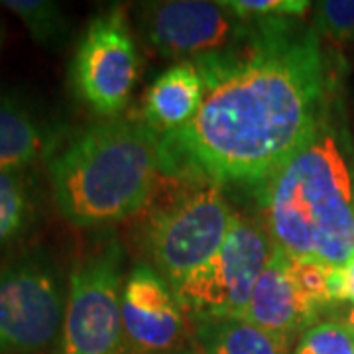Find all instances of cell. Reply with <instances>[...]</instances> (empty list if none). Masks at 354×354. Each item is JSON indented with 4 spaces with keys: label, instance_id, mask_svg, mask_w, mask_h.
Instances as JSON below:
<instances>
[{
    "label": "cell",
    "instance_id": "cell-1",
    "mask_svg": "<svg viewBox=\"0 0 354 354\" xmlns=\"http://www.w3.org/2000/svg\"><path fill=\"white\" fill-rule=\"evenodd\" d=\"M236 53L199 57L203 101L185 127L164 134L165 171L221 183L274 179L321 134L325 65L311 30L281 18Z\"/></svg>",
    "mask_w": 354,
    "mask_h": 354
},
{
    "label": "cell",
    "instance_id": "cell-2",
    "mask_svg": "<svg viewBox=\"0 0 354 354\" xmlns=\"http://www.w3.org/2000/svg\"><path fill=\"white\" fill-rule=\"evenodd\" d=\"M53 201L65 221L106 227L142 211L165 171L164 134L111 118L81 130L50 158Z\"/></svg>",
    "mask_w": 354,
    "mask_h": 354
},
{
    "label": "cell",
    "instance_id": "cell-3",
    "mask_svg": "<svg viewBox=\"0 0 354 354\" xmlns=\"http://www.w3.org/2000/svg\"><path fill=\"white\" fill-rule=\"evenodd\" d=\"M268 234L281 252L344 266L354 254V185L337 140L319 134L270 181Z\"/></svg>",
    "mask_w": 354,
    "mask_h": 354
},
{
    "label": "cell",
    "instance_id": "cell-4",
    "mask_svg": "<svg viewBox=\"0 0 354 354\" xmlns=\"http://www.w3.org/2000/svg\"><path fill=\"white\" fill-rule=\"evenodd\" d=\"M171 174V171H169ZM150 197L148 246L160 276L176 291L193 270L211 260L227 241L232 211L221 185L191 174H171Z\"/></svg>",
    "mask_w": 354,
    "mask_h": 354
},
{
    "label": "cell",
    "instance_id": "cell-5",
    "mask_svg": "<svg viewBox=\"0 0 354 354\" xmlns=\"http://www.w3.org/2000/svg\"><path fill=\"white\" fill-rule=\"evenodd\" d=\"M122 248L106 242L71 270L57 354H122Z\"/></svg>",
    "mask_w": 354,
    "mask_h": 354
},
{
    "label": "cell",
    "instance_id": "cell-6",
    "mask_svg": "<svg viewBox=\"0 0 354 354\" xmlns=\"http://www.w3.org/2000/svg\"><path fill=\"white\" fill-rule=\"evenodd\" d=\"M276 244L256 223L234 215L227 241L176 290L183 309L197 317L241 319Z\"/></svg>",
    "mask_w": 354,
    "mask_h": 354
},
{
    "label": "cell",
    "instance_id": "cell-7",
    "mask_svg": "<svg viewBox=\"0 0 354 354\" xmlns=\"http://www.w3.org/2000/svg\"><path fill=\"white\" fill-rule=\"evenodd\" d=\"M65 299L50 262L28 256L0 266V354H34L55 341Z\"/></svg>",
    "mask_w": 354,
    "mask_h": 354
},
{
    "label": "cell",
    "instance_id": "cell-8",
    "mask_svg": "<svg viewBox=\"0 0 354 354\" xmlns=\"http://www.w3.org/2000/svg\"><path fill=\"white\" fill-rule=\"evenodd\" d=\"M138 75V51L120 8L88 22L71 62V87L79 101L106 120L127 106Z\"/></svg>",
    "mask_w": 354,
    "mask_h": 354
},
{
    "label": "cell",
    "instance_id": "cell-9",
    "mask_svg": "<svg viewBox=\"0 0 354 354\" xmlns=\"http://www.w3.org/2000/svg\"><path fill=\"white\" fill-rule=\"evenodd\" d=\"M223 2L171 0L146 10V36L167 57H205L216 53L230 38L234 22Z\"/></svg>",
    "mask_w": 354,
    "mask_h": 354
},
{
    "label": "cell",
    "instance_id": "cell-10",
    "mask_svg": "<svg viewBox=\"0 0 354 354\" xmlns=\"http://www.w3.org/2000/svg\"><path fill=\"white\" fill-rule=\"evenodd\" d=\"M122 327L140 353H167L183 333L176 291L150 266H138L122 286Z\"/></svg>",
    "mask_w": 354,
    "mask_h": 354
},
{
    "label": "cell",
    "instance_id": "cell-11",
    "mask_svg": "<svg viewBox=\"0 0 354 354\" xmlns=\"http://www.w3.org/2000/svg\"><path fill=\"white\" fill-rule=\"evenodd\" d=\"M317 315L319 313L305 301L291 281L288 254L276 248L272 260L256 281L241 319L290 339L291 335L309 329Z\"/></svg>",
    "mask_w": 354,
    "mask_h": 354
},
{
    "label": "cell",
    "instance_id": "cell-12",
    "mask_svg": "<svg viewBox=\"0 0 354 354\" xmlns=\"http://www.w3.org/2000/svg\"><path fill=\"white\" fill-rule=\"evenodd\" d=\"M57 134L22 101L0 93V171L26 167L55 153Z\"/></svg>",
    "mask_w": 354,
    "mask_h": 354
},
{
    "label": "cell",
    "instance_id": "cell-13",
    "mask_svg": "<svg viewBox=\"0 0 354 354\" xmlns=\"http://www.w3.org/2000/svg\"><path fill=\"white\" fill-rule=\"evenodd\" d=\"M203 88L197 65L191 62L171 65L146 93L144 122L160 134L185 127L201 106Z\"/></svg>",
    "mask_w": 354,
    "mask_h": 354
},
{
    "label": "cell",
    "instance_id": "cell-14",
    "mask_svg": "<svg viewBox=\"0 0 354 354\" xmlns=\"http://www.w3.org/2000/svg\"><path fill=\"white\" fill-rule=\"evenodd\" d=\"M197 337L207 354H288L290 342L239 317H199Z\"/></svg>",
    "mask_w": 354,
    "mask_h": 354
},
{
    "label": "cell",
    "instance_id": "cell-15",
    "mask_svg": "<svg viewBox=\"0 0 354 354\" xmlns=\"http://www.w3.org/2000/svg\"><path fill=\"white\" fill-rule=\"evenodd\" d=\"M34 216V199L22 171H0V250L24 234Z\"/></svg>",
    "mask_w": 354,
    "mask_h": 354
},
{
    "label": "cell",
    "instance_id": "cell-16",
    "mask_svg": "<svg viewBox=\"0 0 354 354\" xmlns=\"http://www.w3.org/2000/svg\"><path fill=\"white\" fill-rule=\"evenodd\" d=\"M0 6L16 14L24 22L32 39L44 48H53L55 44H59L67 32V20H65L64 10L57 2L2 0Z\"/></svg>",
    "mask_w": 354,
    "mask_h": 354
},
{
    "label": "cell",
    "instance_id": "cell-17",
    "mask_svg": "<svg viewBox=\"0 0 354 354\" xmlns=\"http://www.w3.org/2000/svg\"><path fill=\"white\" fill-rule=\"evenodd\" d=\"M288 272L293 286L317 313L321 311V307L333 304L329 295V264L311 258L288 256Z\"/></svg>",
    "mask_w": 354,
    "mask_h": 354
},
{
    "label": "cell",
    "instance_id": "cell-18",
    "mask_svg": "<svg viewBox=\"0 0 354 354\" xmlns=\"http://www.w3.org/2000/svg\"><path fill=\"white\" fill-rule=\"evenodd\" d=\"M293 354H354V330L346 323H315L304 330Z\"/></svg>",
    "mask_w": 354,
    "mask_h": 354
},
{
    "label": "cell",
    "instance_id": "cell-19",
    "mask_svg": "<svg viewBox=\"0 0 354 354\" xmlns=\"http://www.w3.org/2000/svg\"><path fill=\"white\" fill-rule=\"evenodd\" d=\"M223 6L239 18H286L301 16L309 10L311 2L307 0H227Z\"/></svg>",
    "mask_w": 354,
    "mask_h": 354
},
{
    "label": "cell",
    "instance_id": "cell-20",
    "mask_svg": "<svg viewBox=\"0 0 354 354\" xmlns=\"http://www.w3.org/2000/svg\"><path fill=\"white\" fill-rule=\"evenodd\" d=\"M315 24L329 38L354 39V0L319 2Z\"/></svg>",
    "mask_w": 354,
    "mask_h": 354
},
{
    "label": "cell",
    "instance_id": "cell-21",
    "mask_svg": "<svg viewBox=\"0 0 354 354\" xmlns=\"http://www.w3.org/2000/svg\"><path fill=\"white\" fill-rule=\"evenodd\" d=\"M344 278H346V301L354 304V254L344 264Z\"/></svg>",
    "mask_w": 354,
    "mask_h": 354
},
{
    "label": "cell",
    "instance_id": "cell-22",
    "mask_svg": "<svg viewBox=\"0 0 354 354\" xmlns=\"http://www.w3.org/2000/svg\"><path fill=\"white\" fill-rule=\"evenodd\" d=\"M346 325L354 330V307L348 311V313H346Z\"/></svg>",
    "mask_w": 354,
    "mask_h": 354
},
{
    "label": "cell",
    "instance_id": "cell-23",
    "mask_svg": "<svg viewBox=\"0 0 354 354\" xmlns=\"http://www.w3.org/2000/svg\"><path fill=\"white\" fill-rule=\"evenodd\" d=\"M0 39H2V28H0Z\"/></svg>",
    "mask_w": 354,
    "mask_h": 354
}]
</instances>
